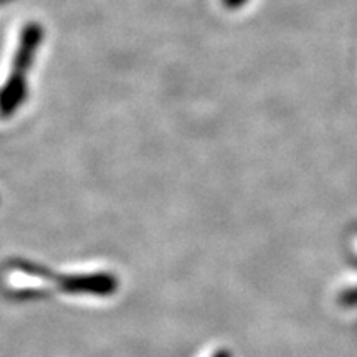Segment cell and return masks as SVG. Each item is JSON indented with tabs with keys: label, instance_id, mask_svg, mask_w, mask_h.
<instances>
[{
	"label": "cell",
	"instance_id": "obj_5",
	"mask_svg": "<svg viewBox=\"0 0 357 357\" xmlns=\"http://www.w3.org/2000/svg\"><path fill=\"white\" fill-rule=\"evenodd\" d=\"M215 357H230V356H229V352H218Z\"/></svg>",
	"mask_w": 357,
	"mask_h": 357
},
{
	"label": "cell",
	"instance_id": "obj_4",
	"mask_svg": "<svg viewBox=\"0 0 357 357\" xmlns=\"http://www.w3.org/2000/svg\"><path fill=\"white\" fill-rule=\"evenodd\" d=\"M342 301L347 303V305H357V289H352V291L346 293L342 296Z\"/></svg>",
	"mask_w": 357,
	"mask_h": 357
},
{
	"label": "cell",
	"instance_id": "obj_3",
	"mask_svg": "<svg viewBox=\"0 0 357 357\" xmlns=\"http://www.w3.org/2000/svg\"><path fill=\"white\" fill-rule=\"evenodd\" d=\"M247 2H248V0H222V6L230 8V10H234V8H238V7L245 6Z\"/></svg>",
	"mask_w": 357,
	"mask_h": 357
},
{
	"label": "cell",
	"instance_id": "obj_2",
	"mask_svg": "<svg viewBox=\"0 0 357 357\" xmlns=\"http://www.w3.org/2000/svg\"><path fill=\"white\" fill-rule=\"evenodd\" d=\"M60 287L68 293H86V294H113L118 288V281L109 273H88L63 276L60 280Z\"/></svg>",
	"mask_w": 357,
	"mask_h": 357
},
{
	"label": "cell",
	"instance_id": "obj_1",
	"mask_svg": "<svg viewBox=\"0 0 357 357\" xmlns=\"http://www.w3.org/2000/svg\"><path fill=\"white\" fill-rule=\"evenodd\" d=\"M42 26L30 24L22 33L19 50H17L13 71L8 77L6 86L0 91V118H8L15 113L26 96L25 73L29 71L38 45L42 43Z\"/></svg>",
	"mask_w": 357,
	"mask_h": 357
},
{
	"label": "cell",
	"instance_id": "obj_6",
	"mask_svg": "<svg viewBox=\"0 0 357 357\" xmlns=\"http://www.w3.org/2000/svg\"><path fill=\"white\" fill-rule=\"evenodd\" d=\"M2 2H7V0H0V3H2Z\"/></svg>",
	"mask_w": 357,
	"mask_h": 357
}]
</instances>
